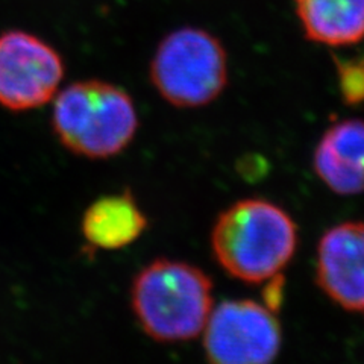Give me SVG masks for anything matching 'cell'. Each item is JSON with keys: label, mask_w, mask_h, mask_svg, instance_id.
<instances>
[{"label": "cell", "mask_w": 364, "mask_h": 364, "mask_svg": "<svg viewBox=\"0 0 364 364\" xmlns=\"http://www.w3.org/2000/svg\"><path fill=\"white\" fill-rule=\"evenodd\" d=\"M203 329L210 364H272L279 354V322L254 301L222 302Z\"/></svg>", "instance_id": "obj_5"}, {"label": "cell", "mask_w": 364, "mask_h": 364, "mask_svg": "<svg viewBox=\"0 0 364 364\" xmlns=\"http://www.w3.org/2000/svg\"><path fill=\"white\" fill-rule=\"evenodd\" d=\"M132 309L144 333L163 343L198 337L213 311V282L184 261L155 259L136 275Z\"/></svg>", "instance_id": "obj_2"}, {"label": "cell", "mask_w": 364, "mask_h": 364, "mask_svg": "<svg viewBox=\"0 0 364 364\" xmlns=\"http://www.w3.org/2000/svg\"><path fill=\"white\" fill-rule=\"evenodd\" d=\"M282 277H275L273 278V282L267 286V293H266V304L269 310H277L278 304L281 305V296H282Z\"/></svg>", "instance_id": "obj_12"}, {"label": "cell", "mask_w": 364, "mask_h": 364, "mask_svg": "<svg viewBox=\"0 0 364 364\" xmlns=\"http://www.w3.org/2000/svg\"><path fill=\"white\" fill-rule=\"evenodd\" d=\"M340 90L348 104L364 100V61L338 65Z\"/></svg>", "instance_id": "obj_11"}, {"label": "cell", "mask_w": 364, "mask_h": 364, "mask_svg": "<svg viewBox=\"0 0 364 364\" xmlns=\"http://www.w3.org/2000/svg\"><path fill=\"white\" fill-rule=\"evenodd\" d=\"M146 226V215L135 199L124 193L91 205L84 214L82 232L88 243L100 249H120L134 243Z\"/></svg>", "instance_id": "obj_10"}, {"label": "cell", "mask_w": 364, "mask_h": 364, "mask_svg": "<svg viewBox=\"0 0 364 364\" xmlns=\"http://www.w3.org/2000/svg\"><path fill=\"white\" fill-rule=\"evenodd\" d=\"M316 279L329 298L364 314V222H345L318 242Z\"/></svg>", "instance_id": "obj_7"}, {"label": "cell", "mask_w": 364, "mask_h": 364, "mask_svg": "<svg viewBox=\"0 0 364 364\" xmlns=\"http://www.w3.org/2000/svg\"><path fill=\"white\" fill-rule=\"evenodd\" d=\"M314 172L337 195L364 193V120H341L318 141Z\"/></svg>", "instance_id": "obj_8"}, {"label": "cell", "mask_w": 364, "mask_h": 364, "mask_svg": "<svg viewBox=\"0 0 364 364\" xmlns=\"http://www.w3.org/2000/svg\"><path fill=\"white\" fill-rule=\"evenodd\" d=\"M63 76L61 56L48 43L23 31L0 36V105L26 111L48 104Z\"/></svg>", "instance_id": "obj_6"}, {"label": "cell", "mask_w": 364, "mask_h": 364, "mask_svg": "<svg viewBox=\"0 0 364 364\" xmlns=\"http://www.w3.org/2000/svg\"><path fill=\"white\" fill-rule=\"evenodd\" d=\"M309 40L349 46L364 38V0H294Z\"/></svg>", "instance_id": "obj_9"}, {"label": "cell", "mask_w": 364, "mask_h": 364, "mask_svg": "<svg viewBox=\"0 0 364 364\" xmlns=\"http://www.w3.org/2000/svg\"><path fill=\"white\" fill-rule=\"evenodd\" d=\"M298 228L278 205L243 199L228 207L211 232L213 254L228 275L259 284L279 275L296 252Z\"/></svg>", "instance_id": "obj_1"}, {"label": "cell", "mask_w": 364, "mask_h": 364, "mask_svg": "<svg viewBox=\"0 0 364 364\" xmlns=\"http://www.w3.org/2000/svg\"><path fill=\"white\" fill-rule=\"evenodd\" d=\"M52 123L68 151L87 158H109L131 143L139 120L127 91L108 82L82 81L56 97Z\"/></svg>", "instance_id": "obj_3"}, {"label": "cell", "mask_w": 364, "mask_h": 364, "mask_svg": "<svg viewBox=\"0 0 364 364\" xmlns=\"http://www.w3.org/2000/svg\"><path fill=\"white\" fill-rule=\"evenodd\" d=\"M158 93L178 108H199L218 99L228 84V56L213 33L181 28L159 43L151 64Z\"/></svg>", "instance_id": "obj_4"}]
</instances>
